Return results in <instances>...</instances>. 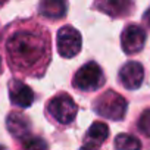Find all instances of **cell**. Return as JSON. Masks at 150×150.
<instances>
[{"instance_id": "11", "label": "cell", "mask_w": 150, "mask_h": 150, "mask_svg": "<svg viewBox=\"0 0 150 150\" xmlns=\"http://www.w3.org/2000/svg\"><path fill=\"white\" fill-rule=\"evenodd\" d=\"M97 8L110 16H121L129 13L131 0H96Z\"/></svg>"}, {"instance_id": "15", "label": "cell", "mask_w": 150, "mask_h": 150, "mask_svg": "<svg viewBox=\"0 0 150 150\" xmlns=\"http://www.w3.org/2000/svg\"><path fill=\"white\" fill-rule=\"evenodd\" d=\"M138 129L144 135L150 137V109H147L141 113V116L138 119Z\"/></svg>"}, {"instance_id": "4", "label": "cell", "mask_w": 150, "mask_h": 150, "mask_svg": "<svg viewBox=\"0 0 150 150\" xmlns=\"http://www.w3.org/2000/svg\"><path fill=\"white\" fill-rule=\"evenodd\" d=\"M47 110L57 122L71 124L77 116L78 106L68 94H59L49 102Z\"/></svg>"}, {"instance_id": "20", "label": "cell", "mask_w": 150, "mask_h": 150, "mask_svg": "<svg viewBox=\"0 0 150 150\" xmlns=\"http://www.w3.org/2000/svg\"><path fill=\"white\" fill-rule=\"evenodd\" d=\"M6 2V0H0V5H2V3H5Z\"/></svg>"}, {"instance_id": "9", "label": "cell", "mask_w": 150, "mask_h": 150, "mask_svg": "<svg viewBox=\"0 0 150 150\" xmlns=\"http://www.w3.org/2000/svg\"><path fill=\"white\" fill-rule=\"evenodd\" d=\"M6 127H8V131L16 138H25L31 131L30 119L19 112L9 113V116L6 119Z\"/></svg>"}, {"instance_id": "7", "label": "cell", "mask_w": 150, "mask_h": 150, "mask_svg": "<svg viewBox=\"0 0 150 150\" xmlns=\"http://www.w3.org/2000/svg\"><path fill=\"white\" fill-rule=\"evenodd\" d=\"M119 80L128 90H137L144 80V69L138 62H128L119 71Z\"/></svg>"}, {"instance_id": "3", "label": "cell", "mask_w": 150, "mask_h": 150, "mask_svg": "<svg viewBox=\"0 0 150 150\" xmlns=\"http://www.w3.org/2000/svg\"><path fill=\"white\" fill-rule=\"evenodd\" d=\"M105 77L102 68L96 62H88L81 66L74 77V87L84 91H93L103 86Z\"/></svg>"}, {"instance_id": "14", "label": "cell", "mask_w": 150, "mask_h": 150, "mask_svg": "<svg viewBox=\"0 0 150 150\" xmlns=\"http://www.w3.org/2000/svg\"><path fill=\"white\" fill-rule=\"evenodd\" d=\"M21 150H49V146L40 137H30L24 141Z\"/></svg>"}, {"instance_id": "18", "label": "cell", "mask_w": 150, "mask_h": 150, "mask_svg": "<svg viewBox=\"0 0 150 150\" xmlns=\"http://www.w3.org/2000/svg\"><path fill=\"white\" fill-rule=\"evenodd\" d=\"M0 71H2V57H0Z\"/></svg>"}, {"instance_id": "19", "label": "cell", "mask_w": 150, "mask_h": 150, "mask_svg": "<svg viewBox=\"0 0 150 150\" xmlns=\"http://www.w3.org/2000/svg\"><path fill=\"white\" fill-rule=\"evenodd\" d=\"M0 150H6V149H5L3 146H0Z\"/></svg>"}, {"instance_id": "1", "label": "cell", "mask_w": 150, "mask_h": 150, "mask_svg": "<svg viewBox=\"0 0 150 150\" xmlns=\"http://www.w3.org/2000/svg\"><path fill=\"white\" fill-rule=\"evenodd\" d=\"M6 52L12 68L30 72L49 60V38L34 30H18L6 41Z\"/></svg>"}, {"instance_id": "13", "label": "cell", "mask_w": 150, "mask_h": 150, "mask_svg": "<svg viewBox=\"0 0 150 150\" xmlns=\"http://www.w3.org/2000/svg\"><path fill=\"white\" fill-rule=\"evenodd\" d=\"M116 150H141V143L138 138L129 134H119L115 138Z\"/></svg>"}, {"instance_id": "16", "label": "cell", "mask_w": 150, "mask_h": 150, "mask_svg": "<svg viewBox=\"0 0 150 150\" xmlns=\"http://www.w3.org/2000/svg\"><path fill=\"white\" fill-rule=\"evenodd\" d=\"M144 21L149 24V27H150V9L146 12V15H144Z\"/></svg>"}, {"instance_id": "2", "label": "cell", "mask_w": 150, "mask_h": 150, "mask_svg": "<svg viewBox=\"0 0 150 150\" xmlns=\"http://www.w3.org/2000/svg\"><path fill=\"white\" fill-rule=\"evenodd\" d=\"M94 109L100 116L109 118L112 121H121L127 112V102L122 96L109 90L96 100Z\"/></svg>"}, {"instance_id": "8", "label": "cell", "mask_w": 150, "mask_h": 150, "mask_svg": "<svg viewBox=\"0 0 150 150\" xmlns=\"http://www.w3.org/2000/svg\"><path fill=\"white\" fill-rule=\"evenodd\" d=\"M9 97H11V102L19 108H30L34 102L33 90L27 84H24L22 81H11Z\"/></svg>"}, {"instance_id": "12", "label": "cell", "mask_w": 150, "mask_h": 150, "mask_svg": "<svg viewBox=\"0 0 150 150\" xmlns=\"http://www.w3.org/2000/svg\"><path fill=\"white\" fill-rule=\"evenodd\" d=\"M108 135H109L108 125L103 122H94L87 132V140L94 143V144H102L108 138Z\"/></svg>"}, {"instance_id": "5", "label": "cell", "mask_w": 150, "mask_h": 150, "mask_svg": "<svg viewBox=\"0 0 150 150\" xmlns=\"http://www.w3.org/2000/svg\"><path fill=\"white\" fill-rule=\"evenodd\" d=\"M81 34L72 28L63 27L57 33V52L62 57H74L81 50Z\"/></svg>"}, {"instance_id": "10", "label": "cell", "mask_w": 150, "mask_h": 150, "mask_svg": "<svg viewBox=\"0 0 150 150\" xmlns=\"http://www.w3.org/2000/svg\"><path fill=\"white\" fill-rule=\"evenodd\" d=\"M66 0H41L40 2V13L49 19H60L66 15Z\"/></svg>"}, {"instance_id": "6", "label": "cell", "mask_w": 150, "mask_h": 150, "mask_svg": "<svg viewBox=\"0 0 150 150\" xmlns=\"http://www.w3.org/2000/svg\"><path fill=\"white\" fill-rule=\"evenodd\" d=\"M146 43V31L138 25H128L121 35V44L125 53L135 54L138 53Z\"/></svg>"}, {"instance_id": "17", "label": "cell", "mask_w": 150, "mask_h": 150, "mask_svg": "<svg viewBox=\"0 0 150 150\" xmlns=\"http://www.w3.org/2000/svg\"><path fill=\"white\" fill-rule=\"evenodd\" d=\"M81 150H96L94 147H91V146H86V147H83Z\"/></svg>"}]
</instances>
